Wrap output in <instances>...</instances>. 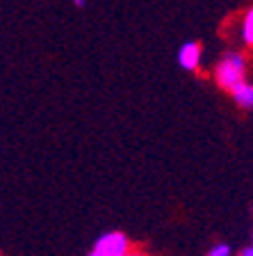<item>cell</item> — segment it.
Here are the masks:
<instances>
[{"mask_svg":"<svg viewBox=\"0 0 253 256\" xmlns=\"http://www.w3.org/2000/svg\"><path fill=\"white\" fill-rule=\"evenodd\" d=\"M247 78V58L242 53H226L215 69V80L222 90H231Z\"/></svg>","mask_w":253,"mask_h":256,"instance_id":"6da1fadb","label":"cell"},{"mask_svg":"<svg viewBox=\"0 0 253 256\" xmlns=\"http://www.w3.org/2000/svg\"><path fill=\"white\" fill-rule=\"evenodd\" d=\"M94 250L100 252L103 256H123L130 252V240L121 231H110V234H103L96 240Z\"/></svg>","mask_w":253,"mask_h":256,"instance_id":"7a4b0ae2","label":"cell"},{"mask_svg":"<svg viewBox=\"0 0 253 256\" xmlns=\"http://www.w3.org/2000/svg\"><path fill=\"white\" fill-rule=\"evenodd\" d=\"M201 55H203V48L199 42H185L178 48V64L185 71H196L201 64Z\"/></svg>","mask_w":253,"mask_h":256,"instance_id":"3957f363","label":"cell"},{"mask_svg":"<svg viewBox=\"0 0 253 256\" xmlns=\"http://www.w3.org/2000/svg\"><path fill=\"white\" fill-rule=\"evenodd\" d=\"M231 96L233 101L238 103L240 108H253V85L251 82H247V80H242V82H238L235 87H231Z\"/></svg>","mask_w":253,"mask_h":256,"instance_id":"277c9868","label":"cell"},{"mask_svg":"<svg viewBox=\"0 0 253 256\" xmlns=\"http://www.w3.org/2000/svg\"><path fill=\"white\" fill-rule=\"evenodd\" d=\"M240 34H242V42L247 46L253 48V7L244 12L242 16V28H240Z\"/></svg>","mask_w":253,"mask_h":256,"instance_id":"5b68a950","label":"cell"},{"mask_svg":"<svg viewBox=\"0 0 253 256\" xmlns=\"http://www.w3.org/2000/svg\"><path fill=\"white\" fill-rule=\"evenodd\" d=\"M208 256H231V247L228 245H217L208 252Z\"/></svg>","mask_w":253,"mask_h":256,"instance_id":"8992f818","label":"cell"},{"mask_svg":"<svg viewBox=\"0 0 253 256\" xmlns=\"http://www.w3.org/2000/svg\"><path fill=\"white\" fill-rule=\"evenodd\" d=\"M71 2H73L78 10H84V7H87V0H71Z\"/></svg>","mask_w":253,"mask_h":256,"instance_id":"52a82bcc","label":"cell"},{"mask_svg":"<svg viewBox=\"0 0 253 256\" xmlns=\"http://www.w3.org/2000/svg\"><path fill=\"white\" fill-rule=\"evenodd\" d=\"M240 256H253V245H251V247H247V250H244Z\"/></svg>","mask_w":253,"mask_h":256,"instance_id":"ba28073f","label":"cell"},{"mask_svg":"<svg viewBox=\"0 0 253 256\" xmlns=\"http://www.w3.org/2000/svg\"><path fill=\"white\" fill-rule=\"evenodd\" d=\"M87 256H103V254H100V252H96V250H91V252H89V254H87Z\"/></svg>","mask_w":253,"mask_h":256,"instance_id":"9c48e42d","label":"cell"},{"mask_svg":"<svg viewBox=\"0 0 253 256\" xmlns=\"http://www.w3.org/2000/svg\"><path fill=\"white\" fill-rule=\"evenodd\" d=\"M123 256H142V254H137V252H132V250H130L128 254H123Z\"/></svg>","mask_w":253,"mask_h":256,"instance_id":"30bf717a","label":"cell"}]
</instances>
